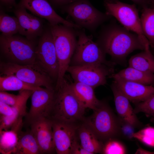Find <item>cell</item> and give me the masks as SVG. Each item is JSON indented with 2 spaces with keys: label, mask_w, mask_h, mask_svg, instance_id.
Instances as JSON below:
<instances>
[{
  "label": "cell",
  "mask_w": 154,
  "mask_h": 154,
  "mask_svg": "<svg viewBox=\"0 0 154 154\" xmlns=\"http://www.w3.org/2000/svg\"><path fill=\"white\" fill-rule=\"evenodd\" d=\"M97 42L106 54L118 62L125 61L127 56L136 50H144L145 44L137 34L112 21L103 26Z\"/></svg>",
  "instance_id": "cell-1"
},
{
  "label": "cell",
  "mask_w": 154,
  "mask_h": 154,
  "mask_svg": "<svg viewBox=\"0 0 154 154\" xmlns=\"http://www.w3.org/2000/svg\"><path fill=\"white\" fill-rule=\"evenodd\" d=\"M49 25L53 37L59 64L58 76L55 87V89H57L64 81L75 50L77 41V29L62 24Z\"/></svg>",
  "instance_id": "cell-2"
},
{
  "label": "cell",
  "mask_w": 154,
  "mask_h": 154,
  "mask_svg": "<svg viewBox=\"0 0 154 154\" xmlns=\"http://www.w3.org/2000/svg\"><path fill=\"white\" fill-rule=\"evenodd\" d=\"M54 90V98L50 119L73 123L82 121L86 109L70 90L65 78L61 86Z\"/></svg>",
  "instance_id": "cell-3"
},
{
  "label": "cell",
  "mask_w": 154,
  "mask_h": 154,
  "mask_svg": "<svg viewBox=\"0 0 154 154\" xmlns=\"http://www.w3.org/2000/svg\"><path fill=\"white\" fill-rule=\"evenodd\" d=\"M93 110L92 114L84 117L82 121L93 131L100 141L104 143L120 135L119 118L108 105L101 101Z\"/></svg>",
  "instance_id": "cell-4"
},
{
  "label": "cell",
  "mask_w": 154,
  "mask_h": 154,
  "mask_svg": "<svg viewBox=\"0 0 154 154\" xmlns=\"http://www.w3.org/2000/svg\"><path fill=\"white\" fill-rule=\"evenodd\" d=\"M35 40L14 35L9 37L0 36L1 54L9 61L21 65L36 63Z\"/></svg>",
  "instance_id": "cell-5"
},
{
  "label": "cell",
  "mask_w": 154,
  "mask_h": 154,
  "mask_svg": "<svg viewBox=\"0 0 154 154\" xmlns=\"http://www.w3.org/2000/svg\"><path fill=\"white\" fill-rule=\"evenodd\" d=\"M60 8L62 12L67 13L72 18L76 24L92 32L112 17L98 10L89 0H78Z\"/></svg>",
  "instance_id": "cell-6"
},
{
  "label": "cell",
  "mask_w": 154,
  "mask_h": 154,
  "mask_svg": "<svg viewBox=\"0 0 154 154\" xmlns=\"http://www.w3.org/2000/svg\"><path fill=\"white\" fill-rule=\"evenodd\" d=\"M0 72L3 76H14L30 84L51 89L55 88L52 78L37 63L21 65L9 62H1Z\"/></svg>",
  "instance_id": "cell-7"
},
{
  "label": "cell",
  "mask_w": 154,
  "mask_h": 154,
  "mask_svg": "<svg viewBox=\"0 0 154 154\" xmlns=\"http://www.w3.org/2000/svg\"><path fill=\"white\" fill-rule=\"evenodd\" d=\"M104 4L106 14L115 17L126 29L137 34L145 44H149L143 33L135 4H129L119 0H104Z\"/></svg>",
  "instance_id": "cell-8"
},
{
  "label": "cell",
  "mask_w": 154,
  "mask_h": 154,
  "mask_svg": "<svg viewBox=\"0 0 154 154\" xmlns=\"http://www.w3.org/2000/svg\"><path fill=\"white\" fill-rule=\"evenodd\" d=\"M77 30L78 40L71 60L72 65L94 64L112 65L106 60V54L100 45L93 41L91 36L86 35L85 29H77Z\"/></svg>",
  "instance_id": "cell-9"
},
{
  "label": "cell",
  "mask_w": 154,
  "mask_h": 154,
  "mask_svg": "<svg viewBox=\"0 0 154 154\" xmlns=\"http://www.w3.org/2000/svg\"><path fill=\"white\" fill-rule=\"evenodd\" d=\"M36 49V63L49 74L52 79L57 80L59 64L53 37L49 25L45 28L39 37Z\"/></svg>",
  "instance_id": "cell-10"
},
{
  "label": "cell",
  "mask_w": 154,
  "mask_h": 154,
  "mask_svg": "<svg viewBox=\"0 0 154 154\" xmlns=\"http://www.w3.org/2000/svg\"><path fill=\"white\" fill-rule=\"evenodd\" d=\"M111 66L104 64L71 65L67 72L75 82L84 83L94 89L106 84L107 78L112 74Z\"/></svg>",
  "instance_id": "cell-11"
},
{
  "label": "cell",
  "mask_w": 154,
  "mask_h": 154,
  "mask_svg": "<svg viewBox=\"0 0 154 154\" xmlns=\"http://www.w3.org/2000/svg\"><path fill=\"white\" fill-rule=\"evenodd\" d=\"M56 153L71 154L79 141L77 129L79 123L68 122L50 118Z\"/></svg>",
  "instance_id": "cell-12"
},
{
  "label": "cell",
  "mask_w": 154,
  "mask_h": 154,
  "mask_svg": "<svg viewBox=\"0 0 154 154\" xmlns=\"http://www.w3.org/2000/svg\"><path fill=\"white\" fill-rule=\"evenodd\" d=\"M54 95V89L41 88L33 91L30 108L25 116L28 124L41 118H50Z\"/></svg>",
  "instance_id": "cell-13"
},
{
  "label": "cell",
  "mask_w": 154,
  "mask_h": 154,
  "mask_svg": "<svg viewBox=\"0 0 154 154\" xmlns=\"http://www.w3.org/2000/svg\"><path fill=\"white\" fill-rule=\"evenodd\" d=\"M18 4L28 10L35 15L46 19L50 25L60 24L76 29L82 28L59 16L48 0H20Z\"/></svg>",
  "instance_id": "cell-14"
},
{
  "label": "cell",
  "mask_w": 154,
  "mask_h": 154,
  "mask_svg": "<svg viewBox=\"0 0 154 154\" xmlns=\"http://www.w3.org/2000/svg\"><path fill=\"white\" fill-rule=\"evenodd\" d=\"M12 11L18 20L19 34L32 40L41 35L44 29L42 18L28 13L26 8L18 4Z\"/></svg>",
  "instance_id": "cell-15"
},
{
  "label": "cell",
  "mask_w": 154,
  "mask_h": 154,
  "mask_svg": "<svg viewBox=\"0 0 154 154\" xmlns=\"http://www.w3.org/2000/svg\"><path fill=\"white\" fill-rule=\"evenodd\" d=\"M30 125V131L37 140L40 154L56 153L50 119L41 118L33 122Z\"/></svg>",
  "instance_id": "cell-16"
},
{
  "label": "cell",
  "mask_w": 154,
  "mask_h": 154,
  "mask_svg": "<svg viewBox=\"0 0 154 154\" xmlns=\"http://www.w3.org/2000/svg\"><path fill=\"white\" fill-rule=\"evenodd\" d=\"M109 77L121 92L133 103L144 101L154 94V87L123 80L112 74Z\"/></svg>",
  "instance_id": "cell-17"
},
{
  "label": "cell",
  "mask_w": 154,
  "mask_h": 154,
  "mask_svg": "<svg viewBox=\"0 0 154 154\" xmlns=\"http://www.w3.org/2000/svg\"><path fill=\"white\" fill-rule=\"evenodd\" d=\"M111 88L114 95L115 108L118 117L130 123L135 128L141 125L129 99L114 82L111 85Z\"/></svg>",
  "instance_id": "cell-18"
},
{
  "label": "cell",
  "mask_w": 154,
  "mask_h": 154,
  "mask_svg": "<svg viewBox=\"0 0 154 154\" xmlns=\"http://www.w3.org/2000/svg\"><path fill=\"white\" fill-rule=\"evenodd\" d=\"M33 91L27 90L19 91L18 99L16 104L12 106L13 114L8 116H0V131L9 130L15 123L23 119L27 113L26 111L27 101Z\"/></svg>",
  "instance_id": "cell-19"
},
{
  "label": "cell",
  "mask_w": 154,
  "mask_h": 154,
  "mask_svg": "<svg viewBox=\"0 0 154 154\" xmlns=\"http://www.w3.org/2000/svg\"><path fill=\"white\" fill-rule=\"evenodd\" d=\"M68 87L80 105L85 109L94 110L101 101L96 98L92 87L82 83L68 82Z\"/></svg>",
  "instance_id": "cell-20"
},
{
  "label": "cell",
  "mask_w": 154,
  "mask_h": 154,
  "mask_svg": "<svg viewBox=\"0 0 154 154\" xmlns=\"http://www.w3.org/2000/svg\"><path fill=\"white\" fill-rule=\"evenodd\" d=\"M77 133L79 142L83 148L91 154L101 153L103 143L82 121L78 124Z\"/></svg>",
  "instance_id": "cell-21"
},
{
  "label": "cell",
  "mask_w": 154,
  "mask_h": 154,
  "mask_svg": "<svg viewBox=\"0 0 154 154\" xmlns=\"http://www.w3.org/2000/svg\"><path fill=\"white\" fill-rule=\"evenodd\" d=\"M23 125V121H21L14 124L9 130L0 131L1 154L15 153Z\"/></svg>",
  "instance_id": "cell-22"
},
{
  "label": "cell",
  "mask_w": 154,
  "mask_h": 154,
  "mask_svg": "<svg viewBox=\"0 0 154 154\" xmlns=\"http://www.w3.org/2000/svg\"><path fill=\"white\" fill-rule=\"evenodd\" d=\"M149 47H146L143 51L132 56L129 60V66L154 74V56Z\"/></svg>",
  "instance_id": "cell-23"
},
{
  "label": "cell",
  "mask_w": 154,
  "mask_h": 154,
  "mask_svg": "<svg viewBox=\"0 0 154 154\" xmlns=\"http://www.w3.org/2000/svg\"><path fill=\"white\" fill-rule=\"evenodd\" d=\"M113 74L127 81L146 85H152L154 84V74L143 72L129 66Z\"/></svg>",
  "instance_id": "cell-24"
},
{
  "label": "cell",
  "mask_w": 154,
  "mask_h": 154,
  "mask_svg": "<svg viewBox=\"0 0 154 154\" xmlns=\"http://www.w3.org/2000/svg\"><path fill=\"white\" fill-rule=\"evenodd\" d=\"M15 154H40L39 148L34 135L30 131H21L19 135V140Z\"/></svg>",
  "instance_id": "cell-25"
},
{
  "label": "cell",
  "mask_w": 154,
  "mask_h": 154,
  "mask_svg": "<svg viewBox=\"0 0 154 154\" xmlns=\"http://www.w3.org/2000/svg\"><path fill=\"white\" fill-rule=\"evenodd\" d=\"M141 12L140 19L143 33L150 46L154 48V6L143 8Z\"/></svg>",
  "instance_id": "cell-26"
},
{
  "label": "cell",
  "mask_w": 154,
  "mask_h": 154,
  "mask_svg": "<svg viewBox=\"0 0 154 154\" xmlns=\"http://www.w3.org/2000/svg\"><path fill=\"white\" fill-rule=\"evenodd\" d=\"M41 87L30 84L13 75L3 76L0 77V91L35 90Z\"/></svg>",
  "instance_id": "cell-27"
},
{
  "label": "cell",
  "mask_w": 154,
  "mask_h": 154,
  "mask_svg": "<svg viewBox=\"0 0 154 154\" xmlns=\"http://www.w3.org/2000/svg\"><path fill=\"white\" fill-rule=\"evenodd\" d=\"M19 24L16 17L9 15L1 8L0 11V31L1 34L9 37L19 33Z\"/></svg>",
  "instance_id": "cell-28"
},
{
  "label": "cell",
  "mask_w": 154,
  "mask_h": 154,
  "mask_svg": "<svg viewBox=\"0 0 154 154\" xmlns=\"http://www.w3.org/2000/svg\"><path fill=\"white\" fill-rule=\"evenodd\" d=\"M127 150L124 145L116 138H111L103 143L101 153L126 154Z\"/></svg>",
  "instance_id": "cell-29"
},
{
  "label": "cell",
  "mask_w": 154,
  "mask_h": 154,
  "mask_svg": "<svg viewBox=\"0 0 154 154\" xmlns=\"http://www.w3.org/2000/svg\"><path fill=\"white\" fill-rule=\"evenodd\" d=\"M133 138L148 146L154 147V127L147 126L135 132Z\"/></svg>",
  "instance_id": "cell-30"
},
{
  "label": "cell",
  "mask_w": 154,
  "mask_h": 154,
  "mask_svg": "<svg viewBox=\"0 0 154 154\" xmlns=\"http://www.w3.org/2000/svg\"><path fill=\"white\" fill-rule=\"evenodd\" d=\"M135 104L134 109L136 114L143 112L150 118L151 121L154 122V94L145 100Z\"/></svg>",
  "instance_id": "cell-31"
},
{
  "label": "cell",
  "mask_w": 154,
  "mask_h": 154,
  "mask_svg": "<svg viewBox=\"0 0 154 154\" xmlns=\"http://www.w3.org/2000/svg\"><path fill=\"white\" fill-rule=\"evenodd\" d=\"M118 118L120 135L127 139H132L135 127L130 123Z\"/></svg>",
  "instance_id": "cell-32"
},
{
  "label": "cell",
  "mask_w": 154,
  "mask_h": 154,
  "mask_svg": "<svg viewBox=\"0 0 154 154\" xmlns=\"http://www.w3.org/2000/svg\"><path fill=\"white\" fill-rule=\"evenodd\" d=\"M19 94L15 95L8 93L5 91L0 92V101L13 106L16 103Z\"/></svg>",
  "instance_id": "cell-33"
},
{
  "label": "cell",
  "mask_w": 154,
  "mask_h": 154,
  "mask_svg": "<svg viewBox=\"0 0 154 154\" xmlns=\"http://www.w3.org/2000/svg\"><path fill=\"white\" fill-rule=\"evenodd\" d=\"M13 113V110L12 106L0 101V116H10L12 115Z\"/></svg>",
  "instance_id": "cell-34"
},
{
  "label": "cell",
  "mask_w": 154,
  "mask_h": 154,
  "mask_svg": "<svg viewBox=\"0 0 154 154\" xmlns=\"http://www.w3.org/2000/svg\"><path fill=\"white\" fill-rule=\"evenodd\" d=\"M78 0H48L52 7L61 8L62 7L73 3Z\"/></svg>",
  "instance_id": "cell-35"
},
{
  "label": "cell",
  "mask_w": 154,
  "mask_h": 154,
  "mask_svg": "<svg viewBox=\"0 0 154 154\" xmlns=\"http://www.w3.org/2000/svg\"><path fill=\"white\" fill-rule=\"evenodd\" d=\"M0 8L12 10L17 6L15 0H0Z\"/></svg>",
  "instance_id": "cell-36"
},
{
  "label": "cell",
  "mask_w": 154,
  "mask_h": 154,
  "mask_svg": "<svg viewBox=\"0 0 154 154\" xmlns=\"http://www.w3.org/2000/svg\"><path fill=\"white\" fill-rule=\"evenodd\" d=\"M71 154H91V153L83 148L79 142L74 146Z\"/></svg>",
  "instance_id": "cell-37"
},
{
  "label": "cell",
  "mask_w": 154,
  "mask_h": 154,
  "mask_svg": "<svg viewBox=\"0 0 154 154\" xmlns=\"http://www.w3.org/2000/svg\"><path fill=\"white\" fill-rule=\"evenodd\" d=\"M134 4H136L141 7L142 8L146 7H149L150 4L149 0H131Z\"/></svg>",
  "instance_id": "cell-38"
},
{
  "label": "cell",
  "mask_w": 154,
  "mask_h": 154,
  "mask_svg": "<svg viewBox=\"0 0 154 154\" xmlns=\"http://www.w3.org/2000/svg\"><path fill=\"white\" fill-rule=\"evenodd\" d=\"M135 154H154V151L151 152L144 150L140 147H139V148L137 149Z\"/></svg>",
  "instance_id": "cell-39"
},
{
  "label": "cell",
  "mask_w": 154,
  "mask_h": 154,
  "mask_svg": "<svg viewBox=\"0 0 154 154\" xmlns=\"http://www.w3.org/2000/svg\"><path fill=\"white\" fill-rule=\"evenodd\" d=\"M150 4L152 5L153 6H154V0H149Z\"/></svg>",
  "instance_id": "cell-40"
}]
</instances>
